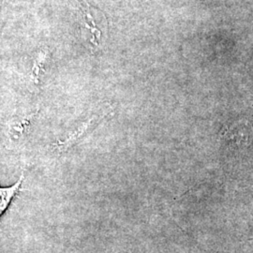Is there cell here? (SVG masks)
<instances>
[{
	"instance_id": "obj_1",
	"label": "cell",
	"mask_w": 253,
	"mask_h": 253,
	"mask_svg": "<svg viewBox=\"0 0 253 253\" xmlns=\"http://www.w3.org/2000/svg\"><path fill=\"white\" fill-rule=\"evenodd\" d=\"M96 9H94L95 11ZM87 2L77 0V17L79 32L83 42L92 52H95L103 41V33L107 29V21L104 16L94 14Z\"/></svg>"
},
{
	"instance_id": "obj_2",
	"label": "cell",
	"mask_w": 253,
	"mask_h": 253,
	"mask_svg": "<svg viewBox=\"0 0 253 253\" xmlns=\"http://www.w3.org/2000/svg\"><path fill=\"white\" fill-rule=\"evenodd\" d=\"M111 111L112 107L109 104L105 106L101 105L95 109L94 112L88 114L85 118L80 120V122L70 132H68L63 139H58L55 143L50 145L52 152L54 154H62L68 151L70 148H73L82 139L89 134L104 118L108 117Z\"/></svg>"
},
{
	"instance_id": "obj_3",
	"label": "cell",
	"mask_w": 253,
	"mask_h": 253,
	"mask_svg": "<svg viewBox=\"0 0 253 253\" xmlns=\"http://www.w3.org/2000/svg\"><path fill=\"white\" fill-rule=\"evenodd\" d=\"M37 115L38 111L29 115L10 118L7 125V137L9 141L17 143L25 140L31 131L32 124Z\"/></svg>"
},
{
	"instance_id": "obj_4",
	"label": "cell",
	"mask_w": 253,
	"mask_h": 253,
	"mask_svg": "<svg viewBox=\"0 0 253 253\" xmlns=\"http://www.w3.org/2000/svg\"><path fill=\"white\" fill-rule=\"evenodd\" d=\"M23 181H24V173H22V175L20 176V178L15 184L9 187L0 188V215L1 216L6 212L9 205L11 204L12 200L18 195Z\"/></svg>"
},
{
	"instance_id": "obj_5",
	"label": "cell",
	"mask_w": 253,
	"mask_h": 253,
	"mask_svg": "<svg viewBox=\"0 0 253 253\" xmlns=\"http://www.w3.org/2000/svg\"><path fill=\"white\" fill-rule=\"evenodd\" d=\"M50 51L47 48H42L39 50L35 54V57L33 59V66L30 72V80L33 84H39L41 74L44 69L46 60L49 57Z\"/></svg>"
}]
</instances>
